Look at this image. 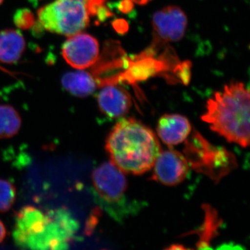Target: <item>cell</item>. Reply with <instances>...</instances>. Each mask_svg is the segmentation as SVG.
<instances>
[{"label":"cell","instance_id":"22","mask_svg":"<svg viewBox=\"0 0 250 250\" xmlns=\"http://www.w3.org/2000/svg\"><path fill=\"white\" fill-rule=\"evenodd\" d=\"M131 1L136 4L146 5L149 3V1H152V0H131Z\"/></svg>","mask_w":250,"mask_h":250},{"label":"cell","instance_id":"23","mask_svg":"<svg viewBox=\"0 0 250 250\" xmlns=\"http://www.w3.org/2000/svg\"><path fill=\"white\" fill-rule=\"evenodd\" d=\"M167 249L169 250H177V249H185V248L184 247L180 246H171L170 248H167Z\"/></svg>","mask_w":250,"mask_h":250},{"label":"cell","instance_id":"19","mask_svg":"<svg viewBox=\"0 0 250 250\" xmlns=\"http://www.w3.org/2000/svg\"><path fill=\"white\" fill-rule=\"evenodd\" d=\"M133 6H134V3L131 0H124L121 1L119 9L123 13L129 12L133 9Z\"/></svg>","mask_w":250,"mask_h":250},{"label":"cell","instance_id":"14","mask_svg":"<svg viewBox=\"0 0 250 250\" xmlns=\"http://www.w3.org/2000/svg\"><path fill=\"white\" fill-rule=\"evenodd\" d=\"M22 121L13 106L0 105V139H9L17 134Z\"/></svg>","mask_w":250,"mask_h":250},{"label":"cell","instance_id":"13","mask_svg":"<svg viewBox=\"0 0 250 250\" xmlns=\"http://www.w3.org/2000/svg\"><path fill=\"white\" fill-rule=\"evenodd\" d=\"M26 42L21 33L15 29L0 31V62L14 63L22 57Z\"/></svg>","mask_w":250,"mask_h":250},{"label":"cell","instance_id":"5","mask_svg":"<svg viewBox=\"0 0 250 250\" xmlns=\"http://www.w3.org/2000/svg\"><path fill=\"white\" fill-rule=\"evenodd\" d=\"M185 157L189 166L218 182L236 167L234 155L223 147H215L194 131L186 142Z\"/></svg>","mask_w":250,"mask_h":250},{"label":"cell","instance_id":"12","mask_svg":"<svg viewBox=\"0 0 250 250\" xmlns=\"http://www.w3.org/2000/svg\"><path fill=\"white\" fill-rule=\"evenodd\" d=\"M62 83L67 92L79 98L89 96L100 87L96 77L85 70L67 72L62 77Z\"/></svg>","mask_w":250,"mask_h":250},{"label":"cell","instance_id":"1","mask_svg":"<svg viewBox=\"0 0 250 250\" xmlns=\"http://www.w3.org/2000/svg\"><path fill=\"white\" fill-rule=\"evenodd\" d=\"M106 149L120 170L135 175L150 170L161 151L154 131L134 118L116 123L106 139Z\"/></svg>","mask_w":250,"mask_h":250},{"label":"cell","instance_id":"20","mask_svg":"<svg viewBox=\"0 0 250 250\" xmlns=\"http://www.w3.org/2000/svg\"><path fill=\"white\" fill-rule=\"evenodd\" d=\"M113 27L117 31L120 33H123L124 31L127 30L128 28L127 24L123 20H120V21L115 22L113 24Z\"/></svg>","mask_w":250,"mask_h":250},{"label":"cell","instance_id":"10","mask_svg":"<svg viewBox=\"0 0 250 250\" xmlns=\"http://www.w3.org/2000/svg\"><path fill=\"white\" fill-rule=\"evenodd\" d=\"M102 88L98 95L100 111L112 119L126 115L132 106L129 92L116 83L105 85Z\"/></svg>","mask_w":250,"mask_h":250},{"label":"cell","instance_id":"9","mask_svg":"<svg viewBox=\"0 0 250 250\" xmlns=\"http://www.w3.org/2000/svg\"><path fill=\"white\" fill-rule=\"evenodd\" d=\"M190 167L187 158L182 153L174 149L161 151L153 166L151 179L173 187L185 180Z\"/></svg>","mask_w":250,"mask_h":250},{"label":"cell","instance_id":"2","mask_svg":"<svg viewBox=\"0 0 250 250\" xmlns=\"http://www.w3.org/2000/svg\"><path fill=\"white\" fill-rule=\"evenodd\" d=\"M78 229L76 220L64 208L45 213L28 206L16 216L14 238L22 248L66 249Z\"/></svg>","mask_w":250,"mask_h":250},{"label":"cell","instance_id":"4","mask_svg":"<svg viewBox=\"0 0 250 250\" xmlns=\"http://www.w3.org/2000/svg\"><path fill=\"white\" fill-rule=\"evenodd\" d=\"M106 0H54L41 8L37 21L41 27L68 37L89 26L92 18L106 14Z\"/></svg>","mask_w":250,"mask_h":250},{"label":"cell","instance_id":"8","mask_svg":"<svg viewBox=\"0 0 250 250\" xmlns=\"http://www.w3.org/2000/svg\"><path fill=\"white\" fill-rule=\"evenodd\" d=\"M67 38L62 49L65 62L76 70H85L95 65L100 56L98 41L83 31Z\"/></svg>","mask_w":250,"mask_h":250},{"label":"cell","instance_id":"15","mask_svg":"<svg viewBox=\"0 0 250 250\" xmlns=\"http://www.w3.org/2000/svg\"><path fill=\"white\" fill-rule=\"evenodd\" d=\"M205 222L202 228L200 229L202 233L200 234V240L197 244L199 248H208L210 238L216 233L220 223L216 212L212 208L208 206L205 207Z\"/></svg>","mask_w":250,"mask_h":250},{"label":"cell","instance_id":"18","mask_svg":"<svg viewBox=\"0 0 250 250\" xmlns=\"http://www.w3.org/2000/svg\"><path fill=\"white\" fill-rule=\"evenodd\" d=\"M174 73L182 83L188 84L190 79V62H184L179 64L178 66L176 67Z\"/></svg>","mask_w":250,"mask_h":250},{"label":"cell","instance_id":"24","mask_svg":"<svg viewBox=\"0 0 250 250\" xmlns=\"http://www.w3.org/2000/svg\"><path fill=\"white\" fill-rule=\"evenodd\" d=\"M3 1H4V0H0V5L1 4V3L3 2Z\"/></svg>","mask_w":250,"mask_h":250},{"label":"cell","instance_id":"3","mask_svg":"<svg viewBox=\"0 0 250 250\" xmlns=\"http://www.w3.org/2000/svg\"><path fill=\"white\" fill-rule=\"evenodd\" d=\"M202 121L225 138L243 147L250 145V90L242 82L225 85L208 99Z\"/></svg>","mask_w":250,"mask_h":250},{"label":"cell","instance_id":"16","mask_svg":"<svg viewBox=\"0 0 250 250\" xmlns=\"http://www.w3.org/2000/svg\"><path fill=\"white\" fill-rule=\"evenodd\" d=\"M16 190L9 181L0 179V212L8 211L16 201Z\"/></svg>","mask_w":250,"mask_h":250},{"label":"cell","instance_id":"21","mask_svg":"<svg viewBox=\"0 0 250 250\" xmlns=\"http://www.w3.org/2000/svg\"><path fill=\"white\" fill-rule=\"evenodd\" d=\"M6 235V230L4 224L0 220V243L4 241Z\"/></svg>","mask_w":250,"mask_h":250},{"label":"cell","instance_id":"6","mask_svg":"<svg viewBox=\"0 0 250 250\" xmlns=\"http://www.w3.org/2000/svg\"><path fill=\"white\" fill-rule=\"evenodd\" d=\"M92 180L95 193L112 215L125 203L127 181L124 172L111 162L104 163L93 172Z\"/></svg>","mask_w":250,"mask_h":250},{"label":"cell","instance_id":"7","mask_svg":"<svg viewBox=\"0 0 250 250\" xmlns=\"http://www.w3.org/2000/svg\"><path fill=\"white\" fill-rule=\"evenodd\" d=\"M153 39L150 47L143 55L154 54L166 45L183 39L188 27L185 12L177 6H167L152 16Z\"/></svg>","mask_w":250,"mask_h":250},{"label":"cell","instance_id":"17","mask_svg":"<svg viewBox=\"0 0 250 250\" xmlns=\"http://www.w3.org/2000/svg\"><path fill=\"white\" fill-rule=\"evenodd\" d=\"M14 21L18 27L27 29L34 26L35 19H34V15L29 10L23 9L16 12Z\"/></svg>","mask_w":250,"mask_h":250},{"label":"cell","instance_id":"11","mask_svg":"<svg viewBox=\"0 0 250 250\" xmlns=\"http://www.w3.org/2000/svg\"><path fill=\"white\" fill-rule=\"evenodd\" d=\"M191 125L187 117L180 114H165L161 117L156 132L169 147L177 146L187 139L191 132Z\"/></svg>","mask_w":250,"mask_h":250}]
</instances>
